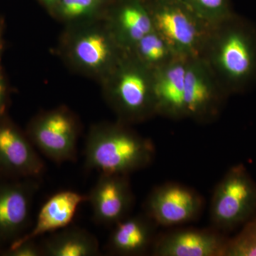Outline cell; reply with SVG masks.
<instances>
[{"label":"cell","instance_id":"ffe728a7","mask_svg":"<svg viewBox=\"0 0 256 256\" xmlns=\"http://www.w3.org/2000/svg\"><path fill=\"white\" fill-rule=\"evenodd\" d=\"M193 12L210 25L234 14L229 0H181Z\"/></svg>","mask_w":256,"mask_h":256},{"label":"cell","instance_id":"2e32d148","mask_svg":"<svg viewBox=\"0 0 256 256\" xmlns=\"http://www.w3.org/2000/svg\"><path fill=\"white\" fill-rule=\"evenodd\" d=\"M43 256H94L100 254L95 235L79 227H66L56 232L41 244Z\"/></svg>","mask_w":256,"mask_h":256},{"label":"cell","instance_id":"5bb4252c","mask_svg":"<svg viewBox=\"0 0 256 256\" xmlns=\"http://www.w3.org/2000/svg\"><path fill=\"white\" fill-rule=\"evenodd\" d=\"M188 60L178 58L153 73L156 114L172 120L184 119V90Z\"/></svg>","mask_w":256,"mask_h":256},{"label":"cell","instance_id":"30bf717a","mask_svg":"<svg viewBox=\"0 0 256 256\" xmlns=\"http://www.w3.org/2000/svg\"><path fill=\"white\" fill-rule=\"evenodd\" d=\"M44 171V162L28 134L11 122L0 121V176L40 178Z\"/></svg>","mask_w":256,"mask_h":256},{"label":"cell","instance_id":"6da1fadb","mask_svg":"<svg viewBox=\"0 0 256 256\" xmlns=\"http://www.w3.org/2000/svg\"><path fill=\"white\" fill-rule=\"evenodd\" d=\"M200 58L229 96L256 84V26L234 13L212 25Z\"/></svg>","mask_w":256,"mask_h":256},{"label":"cell","instance_id":"7c38bea8","mask_svg":"<svg viewBox=\"0 0 256 256\" xmlns=\"http://www.w3.org/2000/svg\"><path fill=\"white\" fill-rule=\"evenodd\" d=\"M228 238L214 228H183L156 238V256H225Z\"/></svg>","mask_w":256,"mask_h":256},{"label":"cell","instance_id":"8fae6325","mask_svg":"<svg viewBox=\"0 0 256 256\" xmlns=\"http://www.w3.org/2000/svg\"><path fill=\"white\" fill-rule=\"evenodd\" d=\"M130 175L101 174L88 194L96 224L114 226L130 216L134 195Z\"/></svg>","mask_w":256,"mask_h":256},{"label":"cell","instance_id":"4fadbf2b","mask_svg":"<svg viewBox=\"0 0 256 256\" xmlns=\"http://www.w3.org/2000/svg\"><path fill=\"white\" fill-rule=\"evenodd\" d=\"M87 202V194L72 190L56 192L44 204L31 230L10 244V246L28 240H36L45 234L54 233L68 226L79 206Z\"/></svg>","mask_w":256,"mask_h":256},{"label":"cell","instance_id":"8992f818","mask_svg":"<svg viewBox=\"0 0 256 256\" xmlns=\"http://www.w3.org/2000/svg\"><path fill=\"white\" fill-rule=\"evenodd\" d=\"M204 60L188 62L184 90V118L210 122L220 116L229 97Z\"/></svg>","mask_w":256,"mask_h":256},{"label":"cell","instance_id":"7a4b0ae2","mask_svg":"<svg viewBox=\"0 0 256 256\" xmlns=\"http://www.w3.org/2000/svg\"><path fill=\"white\" fill-rule=\"evenodd\" d=\"M156 146L122 126L92 130L84 149V164L101 174L130 175L148 168L156 156Z\"/></svg>","mask_w":256,"mask_h":256},{"label":"cell","instance_id":"ba28073f","mask_svg":"<svg viewBox=\"0 0 256 256\" xmlns=\"http://www.w3.org/2000/svg\"><path fill=\"white\" fill-rule=\"evenodd\" d=\"M37 178L0 182V246L12 244L28 232Z\"/></svg>","mask_w":256,"mask_h":256},{"label":"cell","instance_id":"9a60e30c","mask_svg":"<svg viewBox=\"0 0 256 256\" xmlns=\"http://www.w3.org/2000/svg\"><path fill=\"white\" fill-rule=\"evenodd\" d=\"M158 226L146 213L128 216L112 226L107 249L118 256H140L152 248Z\"/></svg>","mask_w":256,"mask_h":256},{"label":"cell","instance_id":"44dd1931","mask_svg":"<svg viewBox=\"0 0 256 256\" xmlns=\"http://www.w3.org/2000/svg\"><path fill=\"white\" fill-rule=\"evenodd\" d=\"M225 256H256V213L235 237L228 239Z\"/></svg>","mask_w":256,"mask_h":256},{"label":"cell","instance_id":"52a82bcc","mask_svg":"<svg viewBox=\"0 0 256 256\" xmlns=\"http://www.w3.org/2000/svg\"><path fill=\"white\" fill-rule=\"evenodd\" d=\"M28 136L36 150L57 164L76 160L78 128L66 111H52L38 118L28 128Z\"/></svg>","mask_w":256,"mask_h":256},{"label":"cell","instance_id":"5b68a950","mask_svg":"<svg viewBox=\"0 0 256 256\" xmlns=\"http://www.w3.org/2000/svg\"><path fill=\"white\" fill-rule=\"evenodd\" d=\"M111 88L116 110L126 122H138L156 116L153 73L137 60L122 63Z\"/></svg>","mask_w":256,"mask_h":256},{"label":"cell","instance_id":"cb8c5ba5","mask_svg":"<svg viewBox=\"0 0 256 256\" xmlns=\"http://www.w3.org/2000/svg\"><path fill=\"white\" fill-rule=\"evenodd\" d=\"M5 104H6V88L3 82L2 76L0 74V116L2 114L4 110Z\"/></svg>","mask_w":256,"mask_h":256},{"label":"cell","instance_id":"d4e9b609","mask_svg":"<svg viewBox=\"0 0 256 256\" xmlns=\"http://www.w3.org/2000/svg\"><path fill=\"white\" fill-rule=\"evenodd\" d=\"M44 1L47 2L53 3L56 1V0H44Z\"/></svg>","mask_w":256,"mask_h":256},{"label":"cell","instance_id":"9c48e42d","mask_svg":"<svg viewBox=\"0 0 256 256\" xmlns=\"http://www.w3.org/2000/svg\"><path fill=\"white\" fill-rule=\"evenodd\" d=\"M204 200L192 188L178 183L165 184L154 188L144 203V213L159 226L172 227L196 220Z\"/></svg>","mask_w":256,"mask_h":256},{"label":"cell","instance_id":"e0dca14e","mask_svg":"<svg viewBox=\"0 0 256 256\" xmlns=\"http://www.w3.org/2000/svg\"><path fill=\"white\" fill-rule=\"evenodd\" d=\"M117 41L127 50L150 32L153 31L152 22L146 4L132 0L121 6L116 16Z\"/></svg>","mask_w":256,"mask_h":256},{"label":"cell","instance_id":"277c9868","mask_svg":"<svg viewBox=\"0 0 256 256\" xmlns=\"http://www.w3.org/2000/svg\"><path fill=\"white\" fill-rule=\"evenodd\" d=\"M256 213V183L244 164L232 166L217 184L210 206L213 228L232 232Z\"/></svg>","mask_w":256,"mask_h":256},{"label":"cell","instance_id":"ac0fdd59","mask_svg":"<svg viewBox=\"0 0 256 256\" xmlns=\"http://www.w3.org/2000/svg\"><path fill=\"white\" fill-rule=\"evenodd\" d=\"M131 50L134 60L152 73L181 58L154 30L141 38Z\"/></svg>","mask_w":256,"mask_h":256},{"label":"cell","instance_id":"d6986e66","mask_svg":"<svg viewBox=\"0 0 256 256\" xmlns=\"http://www.w3.org/2000/svg\"><path fill=\"white\" fill-rule=\"evenodd\" d=\"M75 55L90 68H100L112 60L116 48L110 40L101 34H90L80 38L75 46Z\"/></svg>","mask_w":256,"mask_h":256},{"label":"cell","instance_id":"603a6c76","mask_svg":"<svg viewBox=\"0 0 256 256\" xmlns=\"http://www.w3.org/2000/svg\"><path fill=\"white\" fill-rule=\"evenodd\" d=\"M36 240H30L15 246H10L3 255L8 256H43L41 245Z\"/></svg>","mask_w":256,"mask_h":256},{"label":"cell","instance_id":"3957f363","mask_svg":"<svg viewBox=\"0 0 256 256\" xmlns=\"http://www.w3.org/2000/svg\"><path fill=\"white\" fill-rule=\"evenodd\" d=\"M154 31L181 58H198L212 25L204 21L181 0H150L146 3Z\"/></svg>","mask_w":256,"mask_h":256},{"label":"cell","instance_id":"7402d4cb","mask_svg":"<svg viewBox=\"0 0 256 256\" xmlns=\"http://www.w3.org/2000/svg\"><path fill=\"white\" fill-rule=\"evenodd\" d=\"M95 4L96 0H62L60 8L66 16L76 18L90 12Z\"/></svg>","mask_w":256,"mask_h":256}]
</instances>
